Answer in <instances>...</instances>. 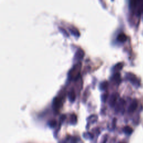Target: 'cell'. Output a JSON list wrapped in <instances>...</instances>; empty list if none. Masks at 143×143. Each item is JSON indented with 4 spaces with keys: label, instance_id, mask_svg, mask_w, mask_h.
<instances>
[{
    "label": "cell",
    "instance_id": "obj_1",
    "mask_svg": "<svg viewBox=\"0 0 143 143\" xmlns=\"http://www.w3.org/2000/svg\"><path fill=\"white\" fill-rule=\"evenodd\" d=\"M127 38H128L127 36L123 33H121L119 34L117 36V40L120 42H121V43L125 42L126 40H127Z\"/></svg>",
    "mask_w": 143,
    "mask_h": 143
},
{
    "label": "cell",
    "instance_id": "obj_5",
    "mask_svg": "<svg viewBox=\"0 0 143 143\" xmlns=\"http://www.w3.org/2000/svg\"><path fill=\"white\" fill-rule=\"evenodd\" d=\"M123 130L125 133H126V134H131V133L133 132L132 128L130 127V126H125V127L123 128Z\"/></svg>",
    "mask_w": 143,
    "mask_h": 143
},
{
    "label": "cell",
    "instance_id": "obj_3",
    "mask_svg": "<svg viewBox=\"0 0 143 143\" xmlns=\"http://www.w3.org/2000/svg\"><path fill=\"white\" fill-rule=\"evenodd\" d=\"M116 100H117V96L116 95H113L112 96L110 100V105H111V106H113L115 104Z\"/></svg>",
    "mask_w": 143,
    "mask_h": 143
},
{
    "label": "cell",
    "instance_id": "obj_7",
    "mask_svg": "<svg viewBox=\"0 0 143 143\" xmlns=\"http://www.w3.org/2000/svg\"><path fill=\"white\" fill-rule=\"evenodd\" d=\"M56 120H51V121L49 122V125L50 127L54 128L55 126H56Z\"/></svg>",
    "mask_w": 143,
    "mask_h": 143
},
{
    "label": "cell",
    "instance_id": "obj_2",
    "mask_svg": "<svg viewBox=\"0 0 143 143\" xmlns=\"http://www.w3.org/2000/svg\"><path fill=\"white\" fill-rule=\"evenodd\" d=\"M136 107H137V102H136V101H134L131 103V105L129 107V111L130 112L134 111V110H135Z\"/></svg>",
    "mask_w": 143,
    "mask_h": 143
},
{
    "label": "cell",
    "instance_id": "obj_6",
    "mask_svg": "<svg viewBox=\"0 0 143 143\" xmlns=\"http://www.w3.org/2000/svg\"><path fill=\"white\" fill-rule=\"evenodd\" d=\"M107 84H108V83H107V82H104L102 83H101V86H100V88L102 89V90H103V89H105L106 88L107 86Z\"/></svg>",
    "mask_w": 143,
    "mask_h": 143
},
{
    "label": "cell",
    "instance_id": "obj_4",
    "mask_svg": "<svg viewBox=\"0 0 143 143\" xmlns=\"http://www.w3.org/2000/svg\"><path fill=\"white\" fill-rule=\"evenodd\" d=\"M68 97H69V98L71 101H74L75 100V98H76V94L74 93V91H71L69 93V95H68Z\"/></svg>",
    "mask_w": 143,
    "mask_h": 143
}]
</instances>
